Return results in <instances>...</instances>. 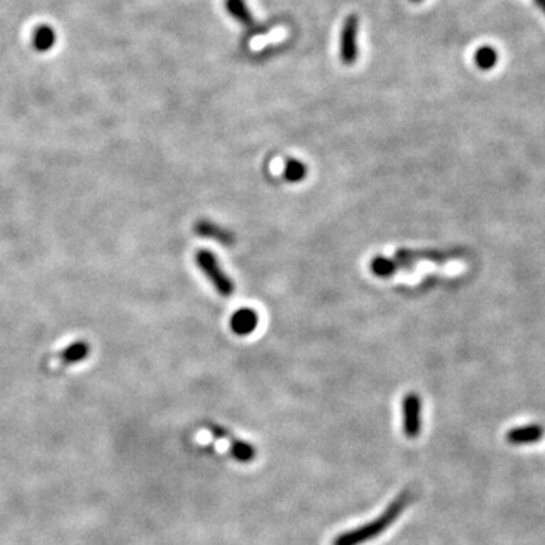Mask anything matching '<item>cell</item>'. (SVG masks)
I'll list each match as a JSON object with an SVG mask.
<instances>
[{
    "instance_id": "13",
    "label": "cell",
    "mask_w": 545,
    "mask_h": 545,
    "mask_svg": "<svg viewBox=\"0 0 545 545\" xmlns=\"http://www.w3.org/2000/svg\"><path fill=\"white\" fill-rule=\"evenodd\" d=\"M88 353V345L84 342H78L75 345H70V347L64 351L62 359L66 362H76L82 358H85Z\"/></svg>"
},
{
    "instance_id": "1",
    "label": "cell",
    "mask_w": 545,
    "mask_h": 545,
    "mask_svg": "<svg viewBox=\"0 0 545 545\" xmlns=\"http://www.w3.org/2000/svg\"><path fill=\"white\" fill-rule=\"evenodd\" d=\"M412 500H414V490L405 489L403 493H400L394 498L393 503L386 506L385 511L377 518H375V520H371L367 524L356 527V529L342 532L333 539L332 545H362L372 541L395 523L397 518L405 512V509L412 503Z\"/></svg>"
},
{
    "instance_id": "11",
    "label": "cell",
    "mask_w": 545,
    "mask_h": 545,
    "mask_svg": "<svg viewBox=\"0 0 545 545\" xmlns=\"http://www.w3.org/2000/svg\"><path fill=\"white\" fill-rule=\"evenodd\" d=\"M307 175V167L302 161L298 159H286L285 162V170H284V176L288 182H293V184H297L302 179H305Z\"/></svg>"
},
{
    "instance_id": "9",
    "label": "cell",
    "mask_w": 545,
    "mask_h": 545,
    "mask_svg": "<svg viewBox=\"0 0 545 545\" xmlns=\"http://www.w3.org/2000/svg\"><path fill=\"white\" fill-rule=\"evenodd\" d=\"M224 6L236 22H240L242 26H253L254 20L250 14V9L245 5L244 0H224Z\"/></svg>"
},
{
    "instance_id": "14",
    "label": "cell",
    "mask_w": 545,
    "mask_h": 545,
    "mask_svg": "<svg viewBox=\"0 0 545 545\" xmlns=\"http://www.w3.org/2000/svg\"><path fill=\"white\" fill-rule=\"evenodd\" d=\"M535 3L538 5V8L545 14V0H535Z\"/></svg>"
},
{
    "instance_id": "7",
    "label": "cell",
    "mask_w": 545,
    "mask_h": 545,
    "mask_svg": "<svg viewBox=\"0 0 545 545\" xmlns=\"http://www.w3.org/2000/svg\"><path fill=\"white\" fill-rule=\"evenodd\" d=\"M544 429L538 424H530L524 427H515V429L509 430L506 433V441L512 445H521V444H530L536 442L542 438Z\"/></svg>"
},
{
    "instance_id": "3",
    "label": "cell",
    "mask_w": 545,
    "mask_h": 545,
    "mask_svg": "<svg viewBox=\"0 0 545 545\" xmlns=\"http://www.w3.org/2000/svg\"><path fill=\"white\" fill-rule=\"evenodd\" d=\"M358 31H359L358 17L349 15L342 24L341 43H340V57L345 66H353L358 59Z\"/></svg>"
},
{
    "instance_id": "6",
    "label": "cell",
    "mask_w": 545,
    "mask_h": 545,
    "mask_svg": "<svg viewBox=\"0 0 545 545\" xmlns=\"http://www.w3.org/2000/svg\"><path fill=\"white\" fill-rule=\"evenodd\" d=\"M259 323L258 312L250 307H242L236 311L231 318V329L233 333L245 336L256 330Z\"/></svg>"
},
{
    "instance_id": "15",
    "label": "cell",
    "mask_w": 545,
    "mask_h": 545,
    "mask_svg": "<svg viewBox=\"0 0 545 545\" xmlns=\"http://www.w3.org/2000/svg\"><path fill=\"white\" fill-rule=\"evenodd\" d=\"M411 2H414V3H420V2H423V0H411Z\"/></svg>"
},
{
    "instance_id": "10",
    "label": "cell",
    "mask_w": 545,
    "mask_h": 545,
    "mask_svg": "<svg viewBox=\"0 0 545 545\" xmlns=\"http://www.w3.org/2000/svg\"><path fill=\"white\" fill-rule=\"evenodd\" d=\"M474 62L480 70H490L497 66L498 53L490 45H481V48L474 54Z\"/></svg>"
},
{
    "instance_id": "8",
    "label": "cell",
    "mask_w": 545,
    "mask_h": 545,
    "mask_svg": "<svg viewBox=\"0 0 545 545\" xmlns=\"http://www.w3.org/2000/svg\"><path fill=\"white\" fill-rule=\"evenodd\" d=\"M196 232L202 236H208V238H214L217 241H220L224 245H231L233 244V235L231 232H227L221 227H218L217 224H212L209 221H198L196 226Z\"/></svg>"
},
{
    "instance_id": "5",
    "label": "cell",
    "mask_w": 545,
    "mask_h": 545,
    "mask_svg": "<svg viewBox=\"0 0 545 545\" xmlns=\"http://www.w3.org/2000/svg\"><path fill=\"white\" fill-rule=\"evenodd\" d=\"M209 430L212 432V435H215L217 438H221V439H226L229 441V453L231 456L240 463H250L254 458H256V449L253 447L252 444L245 442L242 439H238L235 438V436L232 433L227 432L226 429H223L221 426H209Z\"/></svg>"
},
{
    "instance_id": "2",
    "label": "cell",
    "mask_w": 545,
    "mask_h": 545,
    "mask_svg": "<svg viewBox=\"0 0 545 545\" xmlns=\"http://www.w3.org/2000/svg\"><path fill=\"white\" fill-rule=\"evenodd\" d=\"M196 262L203 275L211 282L217 293L223 297H232L235 293L233 280L226 275L220 262L211 250L202 249L196 253Z\"/></svg>"
},
{
    "instance_id": "4",
    "label": "cell",
    "mask_w": 545,
    "mask_h": 545,
    "mask_svg": "<svg viewBox=\"0 0 545 545\" xmlns=\"http://www.w3.org/2000/svg\"><path fill=\"white\" fill-rule=\"evenodd\" d=\"M403 433L407 439H416L421 432V397L409 393L403 398Z\"/></svg>"
},
{
    "instance_id": "12",
    "label": "cell",
    "mask_w": 545,
    "mask_h": 545,
    "mask_svg": "<svg viewBox=\"0 0 545 545\" xmlns=\"http://www.w3.org/2000/svg\"><path fill=\"white\" fill-rule=\"evenodd\" d=\"M54 41V34L53 31L50 29V27H40L38 31H35V35H34V45L38 50H48L50 49V45L53 44Z\"/></svg>"
}]
</instances>
